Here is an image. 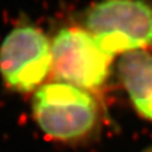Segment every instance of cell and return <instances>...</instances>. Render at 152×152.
<instances>
[{
  "label": "cell",
  "instance_id": "obj_3",
  "mask_svg": "<svg viewBox=\"0 0 152 152\" xmlns=\"http://www.w3.org/2000/svg\"><path fill=\"white\" fill-rule=\"evenodd\" d=\"M113 57L84 28H61L51 41V71L57 81L88 91L107 81Z\"/></svg>",
  "mask_w": 152,
  "mask_h": 152
},
{
  "label": "cell",
  "instance_id": "obj_4",
  "mask_svg": "<svg viewBox=\"0 0 152 152\" xmlns=\"http://www.w3.org/2000/svg\"><path fill=\"white\" fill-rule=\"evenodd\" d=\"M51 72V42L32 24H20L0 45V75L18 93L37 90Z\"/></svg>",
  "mask_w": 152,
  "mask_h": 152
},
{
  "label": "cell",
  "instance_id": "obj_1",
  "mask_svg": "<svg viewBox=\"0 0 152 152\" xmlns=\"http://www.w3.org/2000/svg\"><path fill=\"white\" fill-rule=\"evenodd\" d=\"M34 121L56 141L71 142L86 137L99 121V108L88 90L66 83L41 85L32 99Z\"/></svg>",
  "mask_w": 152,
  "mask_h": 152
},
{
  "label": "cell",
  "instance_id": "obj_5",
  "mask_svg": "<svg viewBox=\"0 0 152 152\" xmlns=\"http://www.w3.org/2000/svg\"><path fill=\"white\" fill-rule=\"evenodd\" d=\"M118 72L136 112L152 122V55L145 50L124 53Z\"/></svg>",
  "mask_w": 152,
  "mask_h": 152
},
{
  "label": "cell",
  "instance_id": "obj_6",
  "mask_svg": "<svg viewBox=\"0 0 152 152\" xmlns=\"http://www.w3.org/2000/svg\"><path fill=\"white\" fill-rule=\"evenodd\" d=\"M143 152H152V147H151V148H148V150H146V151H143Z\"/></svg>",
  "mask_w": 152,
  "mask_h": 152
},
{
  "label": "cell",
  "instance_id": "obj_2",
  "mask_svg": "<svg viewBox=\"0 0 152 152\" xmlns=\"http://www.w3.org/2000/svg\"><path fill=\"white\" fill-rule=\"evenodd\" d=\"M84 29L110 55L152 46V5L146 0H102L89 9Z\"/></svg>",
  "mask_w": 152,
  "mask_h": 152
}]
</instances>
